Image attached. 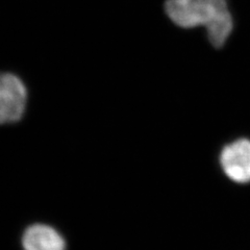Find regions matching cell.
I'll use <instances>...</instances> for the list:
<instances>
[{"instance_id":"cell-1","label":"cell","mask_w":250,"mask_h":250,"mask_svg":"<svg viewBox=\"0 0 250 250\" xmlns=\"http://www.w3.org/2000/svg\"><path fill=\"white\" fill-rule=\"evenodd\" d=\"M167 17L184 29L205 27L209 44L220 49L233 33L229 0H166Z\"/></svg>"},{"instance_id":"cell-2","label":"cell","mask_w":250,"mask_h":250,"mask_svg":"<svg viewBox=\"0 0 250 250\" xmlns=\"http://www.w3.org/2000/svg\"><path fill=\"white\" fill-rule=\"evenodd\" d=\"M27 104V89L21 78L13 73H0V125L22 119Z\"/></svg>"},{"instance_id":"cell-3","label":"cell","mask_w":250,"mask_h":250,"mask_svg":"<svg viewBox=\"0 0 250 250\" xmlns=\"http://www.w3.org/2000/svg\"><path fill=\"white\" fill-rule=\"evenodd\" d=\"M219 164L231 182L250 184V139L239 138L225 144L219 154Z\"/></svg>"},{"instance_id":"cell-4","label":"cell","mask_w":250,"mask_h":250,"mask_svg":"<svg viewBox=\"0 0 250 250\" xmlns=\"http://www.w3.org/2000/svg\"><path fill=\"white\" fill-rule=\"evenodd\" d=\"M23 250H66L64 237L46 224H34L25 229L22 237Z\"/></svg>"}]
</instances>
